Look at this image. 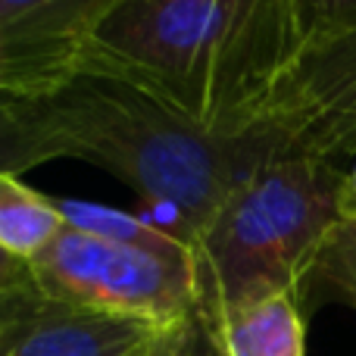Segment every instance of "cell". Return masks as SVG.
<instances>
[{
  "instance_id": "1",
  "label": "cell",
  "mask_w": 356,
  "mask_h": 356,
  "mask_svg": "<svg viewBox=\"0 0 356 356\" xmlns=\"http://www.w3.org/2000/svg\"><path fill=\"white\" fill-rule=\"evenodd\" d=\"M29 110L54 160H88L116 175L138 194L144 219L191 250L234 188L263 163L303 150L269 113L247 129H207L97 44Z\"/></svg>"
},
{
  "instance_id": "2",
  "label": "cell",
  "mask_w": 356,
  "mask_h": 356,
  "mask_svg": "<svg viewBox=\"0 0 356 356\" xmlns=\"http://www.w3.org/2000/svg\"><path fill=\"white\" fill-rule=\"evenodd\" d=\"M97 47L207 129H247L303 47L297 0H125Z\"/></svg>"
},
{
  "instance_id": "3",
  "label": "cell",
  "mask_w": 356,
  "mask_h": 356,
  "mask_svg": "<svg viewBox=\"0 0 356 356\" xmlns=\"http://www.w3.org/2000/svg\"><path fill=\"white\" fill-rule=\"evenodd\" d=\"M341 163L288 150L232 191L194 244L209 316L272 294L300 297L322 241L341 222Z\"/></svg>"
},
{
  "instance_id": "4",
  "label": "cell",
  "mask_w": 356,
  "mask_h": 356,
  "mask_svg": "<svg viewBox=\"0 0 356 356\" xmlns=\"http://www.w3.org/2000/svg\"><path fill=\"white\" fill-rule=\"evenodd\" d=\"M29 275L41 294L97 313L169 328L203 303L191 247L147 250L66 225L35 259Z\"/></svg>"
},
{
  "instance_id": "5",
  "label": "cell",
  "mask_w": 356,
  "mask_h": 356,
  "mask_svg": "<svg viewBox=\"0 0 356 356\" xmlns=\"http://www.w3.org/2000/svg\"><path fill=\"white\" fill-rule=\"evenodd\" d=\"M125 0H0V97L38 100L97 44Z\"/></svg>"
},
{
  "instance_id": "6",
  "label": "cell",
  "mask_w": 356,
  "mask_h": 356,
  "mask_svg": "<svg viewBox=\"0 0 356 356\" xmlns=\"http://www.w3.org/2000/svg\"><path fill=\"white\" fill-rule=\"evenodd\" d=\"M269 116L307 154L341 163L356 154V29L307 41L272 94Z\"/></svg>"
},
{
  "instance_id": "7",
  "label": "cell",
  "mask_w": 356,
  "mask_h": 356,
  "mask_svg": "<svg viewBox=\"0 0 356 356\" xmlns=\"http://www.w3.org/2000/svg\"><path fill=\"white\" fill-rule=\"evenodd\" d=\"M163 328L41 294L25 275L0 291V356H138Z\"/></svg>"
},
{
  "instance_id": "8",
  "label": "cell",
  "mask_w": 356,
  "mask_h": 356,
  "mask_svg": "<svg viewBox=\"0 0 356 356\" xmlns=\"http://www.w3.org/2000/svg\"><path fill=\"white\" fill-rule=\"evenodd\" d=\"M209 322L225 356H307V316L294 294L263 297Z\"/></svg>"
},
{
  "instance_id": "9",
  "label": "cell",
  "mask_w": 356,
  "mask_h": 356,
  "mask_svg": "<svg viewBox=\"0 0 356 356\" xmlns=\"http://www.w3.org/2000/svg\"><path fill=\"white\" fill-rule=\"evenodd\" d=\"M63 228L66 222L54 197L38 194L16 172L0 169V247L31 263Z\"/></svg>"
},
{
  "instance_id": "10",
  "label": "cell",
  "mask_w": 356,
  "mask_h": 356,
  "mask_svg": "<svg viewBox=\"0 0 356 356\" xmlns=\"http://www.w3.org/2000/svg\"><path fill=\"white\" fill-rule=\"evenodd\" d=\"M297 300H300L303 316L328 300L356 309V219H341L328 232L303 278Z\"/></svg>"
},
{
  "instance_id": "11",
  "label": "cell",
  "mask_w": 356,
  "mask_h": 356,
  "mask_svg": "<svg viewBox=\"0 0 356 356\" xmlns=\"http://www.w3.org/2000/svg\"><path fill=\"white\" fill-rule=\"evenodd\" d=\"M60 209L63 222L79 232L97 234L106 241H119V244H135L147 247V250H175L181 244L172 234L160 232L156 225H150L141 213H122L113 207H100V203H85V200H54Z\"/></svg>"
},
{
  "instance_id": "12",
  "label": "cell",
  "mask_w": 356,
  "mask_h": 356,
  "mask_svg": "<svg viewBox=\"0 0 356 356\" xmlns=\"http://www.w3.org/2000/svg\"><path fill=\"white\" fill-rule=\"evenodd\" d=\"M50 160L54 154H50L29 104L0 100V169L19 175Z\"/></svg>"
},
{
  "instance_id": "13",
  "label": "cell",
  "mask_w": 356,
  "mask_h": 356,
  "mask_svg": "<svg viewBox=\"0 0 356 356\" xmlns=\"http://www.w3.org/2000/svg\"><path fill=\"white\" fill-rule=\"evenodd\" d=\"M150 356H225L219 347V338L213 332L203 303L181 322L163 328L160 338L150 347Z\"/></svg>"
},
{
  "instance_id": "14",
  "label": "cell",
  "mask_w": 356,
  "mask_h": 356,
  "mask_svg": "<svg viewBox=\"0 0 356 356\" xmlns=\"http://www.w3.org/2000/svg\"><path fill=\"white\" fill-rule=\"evenodd\" d=\"M303 44L356 29V0H297Z\"/></svg>"
},
{
  "instance_id": "15",
  "label": "cell",
  "mask_w": 356,
  "mask_h": 356,
  "mask_svg": "<svg viewBox=\"0 0 356 356\" xmlns=\"http://www.w3.org/2000/svg\"><path fill=\"white\" fill-rule=\"evenodd\" d=\"M338 209L341 219H356V154L350 156V166L344 169V178H341Z\"/></svg>"
},
{
  "instance_id": "16",
  "label": "cell",
  "mask_w": 356,
  "mask_h": 356,
  "mask_svg": "<svg viewBox=\"0 0 356 356\" xmlns=\"http://www.w3.org/2000/svg\"><path fill=\"white\" fill-rule=\"evenodd\" d=\"M25 275H29V263L13 257L6 247H0V291L10 288V284H19Z\"/></svg>"
},
{
  "instance_id": "17",
  "label": "cell",
  "mask_w": 356,
  "mask_h": 356,
  "mask_svg": "<svg viewBox=\"0 0 356 356\" xmlns=\"http://www.w3.org/2000/svg\"><path fill=\"white\" fill-rule=\"evenodd\" d=\"M156 338H160V334H156ZM150 347H154V344H150ZM150 347H147V350H141V353H138V356H150Z\"/></svg>"
},
{
  "instance_id": "18",
  "label": "cell",
  "mask_w": 356,
  "mask_h": 356,
  "mask_svg": "<svg viewBox=\"0 0 356 356\" xmlns=\"http://www.w3.org/2000/svg\"><path fill=\"white\" fill-rule=\"evenodd\" d=\"M0 100H3V97H0Z\"/></svg>"
}]
</instances>
